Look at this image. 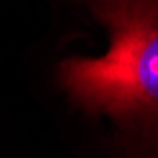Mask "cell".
Masks as SVG:
<instances>
[{
  "label": "cell",
  "mask_w": 158,
  "mask_h": 158,
  "mask_svg": "<svg viewBox=\"0 0 158 158\" xmlns=\"http://www.w3.org/2000/svg\"><path fill=\"white\" fill-rule=\"evenodd\" d=\"M109 27L110 48L99 59H69L61 82L89 112L158 137V0H86Z\"/></svg>",
  "instance_id": "obj_1"
}]
</instances>
